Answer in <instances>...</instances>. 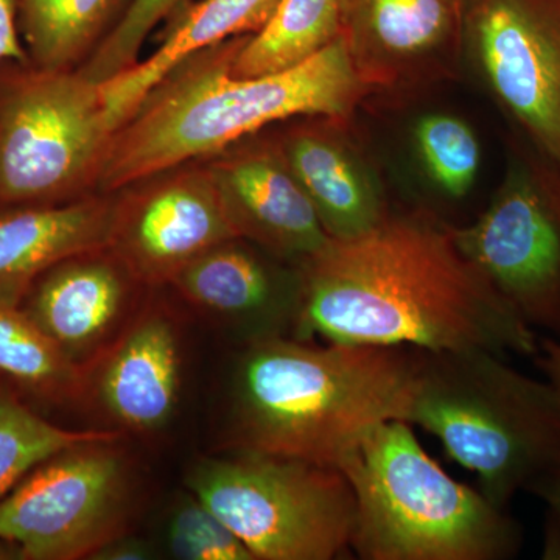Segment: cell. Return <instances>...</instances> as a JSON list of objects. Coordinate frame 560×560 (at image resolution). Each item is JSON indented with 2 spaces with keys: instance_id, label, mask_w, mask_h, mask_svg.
<instances>
[{
  "instance_id": "cell-1",
  "label": "cell",
  "mask_w": 560,
  "mask_h": 560,
  "mask_svg": "<svg viewBox=\"0 0 560 560\" xmlns=\"http://www.w3.org/2000/svg\"><path fill=\"white\" fill-rule=\"evenodd\" d=\"M296 337L420 350L482 349L534 357L536 331L425 210L329 238L300 264Z\"/></svg>"
},
{
  "instance_id": "cell-2",
  "label": "cell",
  "mask_w": 560,
  "mask_h": 560,
  "mask_svg": "<svg viewBox=\"0 0 560 560\" xmlns=\"http://www.w3.org/2000/svg\"><path fill=\"white\" fill-rule=\"evenodd\" d=\"M419 349L270 337L241 345L228 393V451L341 469L371 433L407 420Z\"/></svg>"
},
{
  "instance_id": "cell-3",
  "label": "cell",
  "mask_w": 560,
  "mask_h": 560,
  "mask_svg": "<svg viewBox=\"0 0 560 560\" xmlns=\"http://www.w3.org/2000/svg\"><path fill=\"white\" fill-rule=\"evenodd\" d=\"M245 38L190 58L150 92L114 132L97 179L101 190L125 189L223 153L276 121L350 117L370 97L340 38L296 68L237 79L231 65Z\"/></svg>"
},
{
  "instance_id": "cell-4",
  "label": "cell",
  "mask_w": 560,
  "mask_h": 560,
  "mask_svg": "<svg viewBox=\"0 0 560 560\" xmlns=\"http://www.w3.org/2000/svg\"><path fill=\"white\" fill-rule=\"evenodd\" d=\"M407 422L438 438L503 510L560 455L558 390L489 350L419 349Z\"/></svg>"
},
{
  "instance_id": "cell-5",
  "label": "cell",
  "mask_w": 560,
  "mask_h": 560,
  "mask_svg": "<svg viewBox=\"0 0 560 560\" xmlns=\"http://www.w3.org/2000/svg\"><path fill=\"white\" fill-rule=\"evenodd\" d=\"M355 495L361 560H506L522 547L508 510L452 478L407 420L383 423L341 467Z\"/></svg>"
},
{
  "instance_id": "cell-6",
  "label": "cell",
  "mask_w": 560,
  "mask_h": 560,
  "mask_svg": "<svg viewBox=\"0 0 560 560\" xmlns=\"http://www.w3.org/2000/svg\"><path fill=\"white\" fill-rule=\"evenodd\" d=\"M187 486L256 560H334L350 552L355 495L337 467L228 451L198 460Z\"/></svg>"
},
{
  "instance_id": "cell-7",
  "label": "cell",
  "mask_w": 560,
  "mask_h": 560,
  "mask_svg": "<svg viewBox=\"0 0 560 560\" xmlns=\"http://www.w3.org/2000/svg\"><path fill=\"white\" fill-rule=\"evenodd\" d=\"M113 135L101 84L80 70L0 66V208L79 200Z\"/></svg>"
},
{
  "instance_id": "cell-8",
  "label": "cell",
  "mask_w": 560,
  "mask_h": 560,
  "mask_svg": "<svg viewBox=\"0 0 560 560\" xmlns=\"http://www.w3.org/2000/svg\"><path fill=\"white\" fill-rule=\"evenodd\" d=\"M116 444L73 445L25 475L0 499V540L21 560H79L127 534L131 474Z\"/></svg>"
},
{
  "instance_id": "cell-9",
  "label": "cell",
  "mask_w": 560,
  "mask_h": 560,
  "mask_svg": "<svg viewBox=\"0 0 560 560\" xmlns=\"http://www.w3.org/2000/svg\"><path fill=\"white\" fill-rule=\"evenodd\" d=\"M453 238L530 329L560 340V171L515 154L488 209Z\"/></svg>"
},
{
  "instance_id": "cell-10",
  "label": "cell",
  "mask_w": 560,
  "mask_h": 560,
  "mask_svg": "<svg viewBox=\"0 0 560 560\" xmlns=\"http://www.w3.org/2000/svg\"><path fill=\"white\" fill-rule=\"evenodd\" d=\"M464 54L536 153L560 171V0H467Z\"/></svg>"
},
{
  "instance_id": "cell-11",
  "label": "cell",
  "mask_w": 560,
  "mask_h": 560,
  "mask_svg": "<svg viewBox=\"0 0 560 560\" xmlns=\"http://www.w3.org/2000/svg\"><path fill=\"white\" fill-rule=\"evenodd\" d=\"M467 0H340V39L368 95L408 97L451 79Z\"/></svg>"
},
{
  "instance_id": "cell-12",
  "label": "cell",
  "mask_w": 560,
  "mask_h": 560,
  "mask_svg": "<svg viewBox=\"0 0 560 560\" xmlns=\"http://www.w3.org/2000/svg\"><path fill=\"white\" fill-rule=\"evenodd\" d=\"M238 232L209 167L179 173L119 205L109 250L136 282L164 285Z\"/></svg>"
},
{
  "instance_id": "cell-13",
  "label": "cell",
  "mask_w": 560,
  "mask_h": 560,
  "mask_svg": "<svg viewBox=\"0 0 560 560\" xmlns=\"http://www.w3.org/2000/svg\"><path fill=\"white\" fill-rule=\"evenodd\" d=\"M171 285L194 307L226 326L241 345L296 337L302 305L300 265L245 238L221 243L191 260Z\"/></svg>"
},
{
  "instance_id": "cell-14",
  "label": "cell",
  "mask_w": 560,
  "mask_h": 560,
  "mask_svg": "<svg viewBox=\"0 0 560 560\" xmlns=\"http://www.w3.org/2000/svg\"><path fill=\"white\" fill-rule=\"evenodd\" d=\"M278 145L329 238L357 237L393 212L350 117H308L287 131Z\"/></svg>"
},
{
  "instance_id": "cell-15",
  "label": "cell",
  "mask_w": 560,
  "mask_h": 560,
  "mask_svg": "<svg viewBox=\"0 0 560 560\" xmlns=\"http://www.w3.org/2000/svg\"><path fill=\"white\" fill-rule=\"evenodd\" d=\"M178 327L161 307L136 313L116 340L86 366L84 400L135 433L167 425L179 401Z\"/></svg>"
},
{
  "instance_id": "cell-16",
  "label": "cell",
  "mask_w": 560,
  "mask_h": 560,
  "mask_svg": "<svg viewBox=\"0 0 560 560\" xmlns=\"http://www.w3.org/2000/svg\"><path fill=\"white\" fill-rule=\"evenodd\" d=\"M230 150L208 167L238 237L296 265L323 248L329 235L278 140Z\"/></svg>"
},
{
  "instance_id": "cell-17",
  "label": "cell",
  "mask_w": 560,
  "mask_h": 560,
  "mask_svg": "<svg viewBox=\"0 0 560 560\" xmlns=\"http://www.w3.org/2000/svg\"><path fill=\"white\" fill-rule=\"evenodd\" d=\"M105 250L55 265L33 282L21 308L70 360L90 366L116 340L135 315V280L116 256Z\"/></svg>"
},
{
  "instance_id": "cell-18",
  "label": "cell",
  "mask_w": 560,
  "mask_h": 560,
  "mask_svg": "<svg viewBox=\"0 0 560 560\" xmlns=\"http://www.w3.org/2000/svg\"><path fill=\"white\" fill-rule=\"evenodd\" d=\"M116 209L102 198L0 208V301L21 304L55 265L108 250Z\"/></svg>"
},
{
  "instance_id": "cell-19",
  "label": "cell",
  "mask_w": 560,
  "mask_h": 560,
  "mask_svg": "<svg viewBox=\"0 0 560 560\" xmlns=\"http://www.w3.org/2000/svg\"><path fill=\"white\" fill-rule=\"evenodd\" d=\"M280 0H201L180 14L164 44L130 69L101 84L110 128L119 130L154 88L202 51L267 24Z\"/></svg>"
},
{
  "instance_id": "cell-20",
  "label": "cell",
  "mask_w": 560,
  "mask_h": 560,
  "mask_svg": "<svg viewBox=\"0 0 560 560\" xmlns=\"http://www.w3.org/2000/svg\"><path fill=\"white\" fill-rule=\"evenodd\" d=\"M132 0H18V21L31 62L69 70L102 43Z\"/></svg>"
},
{
  "instance_id": "cell-21",
  "label": "cell",
  "mask_w": 560,
  "mask_h": 560,
  "mask_svg": "<svg viewBox=\"0 0 560 560\" xmlns=\"http://www.w3.org/2000/svg\"><path fill=\"white\" fill-rule=\"evenodd\" d=\"M340 38V0H280L267 24L246 35L231 73L256 79L296 68Z\"/></svg>"
},
{
  "instance_id": "cell-22",
  "label": "cell",
  "mask_w": 560,
  "mask_h": 560,
  "mask_svg": "<svg viewBox=\"0 0 560 560\" xmlns=\"http://www.w3.org/2000/svg\"><path fill=\"white\" fill-rule=\"evenodd\" d=\"M0 381L22 397L79 404L86 393V368L70 360L20 304L0 301Z\"/></svg>"
},
{
  "instance_id": "cell-23",
  "label": "cell",
  "mask_w": 560,
  "mask_h": 560,
  "mask_svg": "<svg viewBox=\"0 0 560 560\" xmlns=\"http://www.w3.org/2000/svg\"><path fill=\"white\" fill-rule=\"evenodd\" d=\"M120 430H68L32 410L0 381V499L40 463L84 442L119 441Z\"/></svg>"
},
{
  "instance_id": "cell-24",
  "label": "cell",
  "mask_w": 560,
  "mask_h": 560,
  "mask_svg": "<svg viewBox=\"0 0 560 560\" xmlns=\"http://www.w3.org/2000/svg\"><path fill=\"white\" fill-rule=\"evenodd\" d=\"M415 139L438 189L452 198L466 197L481 164L480 142L470 125L452 114H429L416 125Z\"/></svg>"
},
{
  "instance_id": "cell-25",
  "label": "cell",
  "mask_w": 560,
  "mask_h": 560,
  "mask_svg": "<svg viewBox=\"0 0 560 560\" xmlns=\"http://www.w3.org/2000/svg\"><path fill=\"white\" fill-rule=\"evenodd\" d=\"M167 544L180 560H256L243 541L194 495L173 511Z\"/></svg>"
},
{
  "instance_id": "cell-26",
  "label": "cell",
  "mask_w": 560,
  "mask_h": 560,
  "mask_svg": "<svg viewBox=\"0 0 560 560\" xmlns=\"http://www.w3.org/2000/svg\"><path fill=\"white\" fill-rule=\"evenodd\" d=\"M184 0H132L119 24L98 44L95 54L80 72L94 83H105L130 69L138 60L147 36Z\"/></svg>"
},
{
  "instance_id": "cell-27",
  "label": "cell",
  "mask_w": 560,
  "mask_h": 560,
  "mask_svg": "<svg viewBox=\"0 0 560 560\" xmlns=\"http://www.w3.org/2000/svg\"><path fill=\"white\" fill-rule=\"evenodd\" d=\"M5 62H31L21 43L18 0H0V66Z\"/></svg>"
},
{
  "instance_id": "cell-28",
  "label": "cell",
  "mask_w": 560,
  "mask_h": 560,
  "mask_svg": "<svg viewBox=\"0 0 560 560\" xmlns=\"http://www.w3.org/2000/svg\"><path fill=\"white\" fill-rule=\"evenodd\" d=\"M153 559V548L149 541L121 534L116 539L98 548L90 560H147Z\"/></svg>"
},
{
  "instance_id": "cell-29",
  "label": "cell",
  "mask_w": 560,
  "mask_h": 560,
  "mask_svg": "<svg viewBox=\"0 0 560 560\" xmlns=\"http://www.w3.org/2000/svg\"><path fill=\"white\" fill-rule=\"evenodd\" d=\"M526 492L544 500L550 511L560 518V455L541 471Z\"/></svg>"
},
{
  "instance_id": "cell-30",
  "label": "cell",
  "mask_w": 560,
  "mask_h": 560,
  "mask_svg": "<svg viewBox=\"0 0 560 560\" xmlns=\"http://www.w3.org/2000/svg\"><path fill=\"white\" fill-rule=\"evenodd\" d=\"M534 360H536L541 374L545 375V381L550 383L560 396V340L558 338H541Z\"/></svg>"
},
{
  "instance_id": "cell-31",
  "label": "cell",
  "mask_w": 560,
  "mask_h": 560,
  "mask_svg": "<svg viewBox=\"0 0 560 560\" xmlns=\"http://www.w3.org/2000/svg\"><path fill=\"white\" fill-rule=\"evenodd\" d=\"M544 559H560V518L551 511L545 530Z\"/></svg>"
},
{
  "instance_id": "cell-32",
  "label": "cell",
  "mask_w": 560,
  "mask_h": 560,
  "mask_svg": "<svg viewBox=\"0 0 560 560\" xmlns=\"http://www.w3.org/2000/svg\"><path fill=\"white\" fill-rule=\"evenodd\" d=\"M0 560H21L20 550L10 541L0 540Z\"/></svg>"
}]
</instances>
